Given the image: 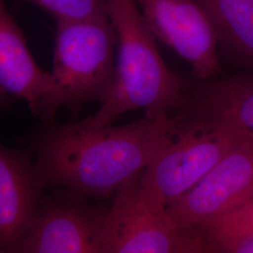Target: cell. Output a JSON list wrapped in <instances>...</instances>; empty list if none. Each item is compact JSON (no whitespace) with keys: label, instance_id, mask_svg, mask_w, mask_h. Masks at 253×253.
Returning <instances> with one entry per match:
<instances>
[{"label":"cell","instance_id":"obj_1","mask_svg":"<svg viewBox=\"0 0 253 253\" xmlns=\"http://www.w3.org/2000/svg\"><path fill=\"white\" fill-rule=\"evenodd\" d=\"M171 113L148 116L122 126L90 127L77 122H47L32 137L37 171L45 188L73 190L105 200L143 172L177 130Z\"/></svg>","mask_w":253,"mask_h":253},{"label":"cell","instance_id":"obj_2","mask_svg":"<svg viewBox=\"0 0 253 253\" xmlns=\"http://www.w3.org/2000/svg\"><path fill=\"white\" fill-rule=\"evenodd\" d=\"M106 15L117 35L115 80L100 108L79 123L97 127L133 110L144 109L145 115L156 116L182 108L190 80L165 64L135 0H106Z\"/></svg>","mask_w":253,"mask_h":253},{"label":"cell","instance_id":"obj_3","mask_svg":"<svg viewBox=\"0 0 253 253\" xmlns=\"http://www.w3.org/2000/svg\"><path fill=\"white\" fill-rule=\"evenodd\" d=\"M116 48L107 16L56 22L51 88L37 118L52 122L59 108L75 118L84 104L102 103L115 80Z\"/></svg>","mask_w":253,"mask_h":253},{"label":"cell","instance_id":"obj_4","mask_svg":"<svg viewBox=\"0 0 253 253\" xmlns=\"http://www.w3.org/2000/svg\"><path fill=\"white\" fill-rule=\"evenodd\" d=\"M175 118L178 125L173 139L139 177L140 200L154 212H162L189 191L227 152L252 134L228 123Z\"/></svg>","mask_w":253,"mask_h":253},{"label":"cell","instance_id":"obj_5","mask_svg":"<svg viewBox=\"0 0 253 253\" xmlns=\"http://www.w3.org/2000/svg\"><path fill=\"white\" fill-rule=\"evenodd\" d=\"M140 173L112 196L102 253H217L198 228L178 225L165 209L154 212L145 208L139 196Z\"/></svg>","mask_w":253,"mask_h":253},{"label":"cell","instance_id":"obj_6","mask_svg":"<svg viewBox=\"0 0 253 253\" xmlns=\"http://www.w3.org/2000/svg\"><path fill=\"white\" fill-rule=\"evenodd\" d=\"M109 207L54 188L50 195H42L32 226L13 253H102Z\"/></svg>","mask_w":253,"mask_h":253},{"label":"cell","instance_id":"obj_7","mask_svg":"<svg viewBox=\"0 0 253 253\" xmlns=\"http://www.w3.org/2000/svg\"><path fill=\"white\" fill-rule=\"evenodd\" d=\"M154 37L190 64L195 80L218 76V41L208 13L197 0H135Z\"/></svg>","mask_w":253,"mask_h":253},{"label":"cell","instance_id":"obj_8","mask_svg":"<svg viewBox=\"0 0 253 253\" xmlns=\"http://www.w3.org/2000/svg\"><path fill=\"white\" fill-rule=\"evenodd\" d=\"M253 190V133L227 152L189 191L165 208L182 227L198 228L238 207Z\"/></svg>","mask_w":253,"mask_h":253},{"label":"cell","instance_id":"obj_9","mask_svg":"<svg viewBox=\"0 0 253 253\" xmlns=\"http://www.w3.org/2000/svg\"><path fill=\"white\" fill-rule=\"evenodd\" d=\"M44 189L30 147L0 143V253H13L26 237Z\"/></svg>","mask_w":253,"mask_h":253},{"label":"cell","instance_id":"obj_10","mask_svg":"<svg viewBox=\"0 0 253 253\" xmlns=\"http://www.w3.org/2000/svg\"><path fill=\"white\" fill-rule=\"evenodd\" d=\"M180 119L228 123L253 133V73L190 80Z\"/></svg>","mask_w":253,"mask_h":253},{"label":"cell","instance_id":"obj_11","mask_svg":"<svg viewBox=\"0 0 253 253\" xmlns=\"http://www.w3.org/2000/svg\"><path fill=\"white\" fill-rule=\"evenodd\" d=\"M51 88V74L40 68L22 29L0 0V89L25 100L34 117Z\"/></svg>","mask_w":253,"mask_h":253},{"label":"cell","instance_id":"obj_12","mask_svg":"<svg viewBox=\"0 0 253 253\" xmlns=\"http://www.w3.org/2000/svg\"><path fill=\"white\" fill-rule=\"evenodd\" d=\"M217 34L218 45L253 73V0H197Z\"/></svg>","mask_w":253,"mask_h":253},{"label":"cell","instance_id":"obj_13","mask_svg":"<svg viewBox=\"0 0 253 253\" xmlns=\"http://www.w3.org/2000/svg\"><path fill=\"white\" fill-rule=\"evenodd\" d=\"M208 240L214 245L224 240L253 235V199L215 217L198 227Z\"/></svg>","mask_w":253,"mask_h":253},{"label":"cell","instance_id":"obj_14","mask_svg":"<svg viewBox=\"0 0 253 253\" xmlns=\"http://www.w3.org/2000/svg\"><path fill=\"white\" fill-rule=\"evenodd\" d=\"M45 10L58 21H79L106 15V0H23Z\"/></svg>","mask_w":253,"mask_h":253},{"label":"cell","instance_id":"obj_15","mask_svg":"<svg viewBox=\"0 0 253 253\" xmlns=\"http://www.w3.org/2000/svg\"><path fill=\"white\" fill-rule=\"evenodd\" d=\"M217 253H253V235H245L219 242Z\"/></svg>","mask_w":253,"mask_h":253},{"label":"cell","instance_id":"obj_16","mask_svg":"<svg viewBox=\"0 0 253 253\" xmlns=\"http://www.w3.org/2000/svg\"><path fill=\"white\" fill-rule=\"evenodd\" d=\"M9 100H10V97L9 95H7L4 91L0 89V109L5 107L8 104Z\"/></svg>","mask_w":253,"mask_h":253},{"label":"cell","instance_id":"obj_17","mask_svg":"<svg viewBox=\"0 0 253 253\" xmlns=\"http://www.w3.org/2000/svg\"><path fill=\"white\" fill-rule=\"evenodd\" d=\"M251 199H253V192H252V194H251V196H250V198H249V199L248 200H251ZM248 200H247V201H248ZM245 203V202H244Z\"/></svg>","mask_w":253,"mask_h":253}]
</instances>
